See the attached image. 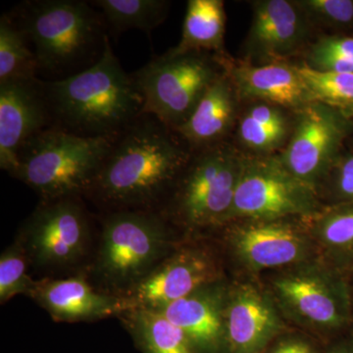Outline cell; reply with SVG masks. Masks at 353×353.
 I'll list each match as a JSON object with an SVG mask.
<instances>
[{
  "label": "cell",
  "instance_id": "cell-17",
  "mask_svg": "<svg viewBox=\"0 0 353 353\" xmlns=\"http://www.w3.org/2000/svg\"><path fill=\"white\" fill-rule=\"evenodd\" d=\"M228 288L219 281L158 310L182 330L196 353H227Z\"/></svg>",
  "mask_w": 353,
  "mask_h": 353
},
{
  "label": "cell",
  "instance_id": "cell-20",
  "mask_svg": "<svg viewBox=\"0 0 353 353\" xmlns=\"http://www.w3.org/2000/svg\"><path fill=\"white\" fill-rule=\"evenodd\" d=\"M304 36L303 19L285 0H265L255 3L250 31L253 48L270 57H280L296 48Z\"/></svg>",
  "mask_w": 353,
  "mask_h": 353
},
{
  "label": "cell",
  "instance_id": "cell-24",
  "mask_svg": "<svg viewBox=\"0 0 353 353\" xmlns=\"http://www.w3.org/2000/svg\"><path fill=\"white\" fill-rule=\"evenodd\" d=\"M39 78L37 58L10 13L0 18V83Z\"/></svg>",
  "mask_w": 353,
  "mask_h": 353
},
{
  "label": "cell",
  "instance_id": "cell-6",
  "mask_svg": "<svg viewBox=\"0 0 353 353\" xmlns=\"http://www.w3.org/2000/svg\"><path fill=\"white\" fill-rule=\"evenodd\" d=\"M280 271L267 290L283 317L319 334L334 333L347 324L350 292L326 262L315 259Z\"/></svg>",
  "mask_w": 353,
  "mask_h": 353
},
{
  "label": "cell",
  "instance_id": "cell-33",
  "mask_svg": "<svg viewBox=\"0 0 353 353\" xmlns=\"http://www.w3.org/2000/svg\"><path fill=\"white\" fill-rule=\"evenodd\" d=\"M336 185L341 196L353 199V157L348 158L341 165Z\"/></svg>",
  "mask_w": 353,
  "mask_h": 353
},
{
  "label": "cell",
  "instance_id": "cell-9",
  "mask_svg": "<svg viewBox=\"0 0 353 353\" xmlns=\"http://www.w3.org/2000/svg\"><path fill=\"white\" fill-rule=\"evenodd\" d=\"M90 240V218L81 196L41 201L18 239L30 263L46 271L69 270L83 263Z\"/></svg>",
  "mask_w": 353,
  "mask_h": 353
},
{
  "label": "cell",
  "instance_id": "cell-18",
  "mask_svg": "<svg viewBox=\"0 0 353 353\" xmlns=\"http://www.w3.org/2000/svg\"><path fill=\"white\" fill-rule=\"evenodd\" d=\"M232 79L236 90L245 97H256L285 108L301 110L316 101L296 67L243 65L232 70Z\"/></svg>",
  "mask_w": 353,
  "mask_h": 353
},
{
  "label": "cell",
  "instance_id": "cell-19",
  "mask_svg": "<svg viewBox=\"0 0 353 353\" xmlns=\"http://www.w3.org/2000/svg\"><path fill=\"white\" fill-rule=\"evenodd\" d=\"M233 87L229 79L220 75L209 85L196 108L176 132L190 148H210L229 131L234 116Z\"/></svg>",
  "mask_w": 353,
  "mask_h": 353
},
{
  "label": "cell",
  "instance_id": "cell-3",
  "mask_svg": "<svg viewBox=\"0 0 353 353\" xmlns=\"http://www.w3.org/2000/svg\"><path fill=\"white\" fill-rule=\"evenodd\" d=\"M9 13L29 41L39 76L48 75V81L90 68L109 37L103 16L85 0H31Z\"/></svg>",
  "mask_w": 353,
  "mask_h": 353
},
{
  "label": "cell",
  "instance_id": "cell-34",
  "mask_svg": "<svg viewBox=\"0 0 353 353\" xmlns=\"http://www.w3.org/2000/svg\"><path fill=\"white\" fill-rule=\"evenodd\" d=\"M327 353H353V343L341 341V343H334L329 348Z\"/></svg>",
  "mask_w": 353,
  "mask_h": 353
},
{
  "label": "cell",
  "instance_id": "cell-23",
  "mask_svg": "<svg viewBox=\"0 0 353 353\" xmlns=\"http://www.w3.org/2000/svg\"><path fill=\"white\" fill-rule=\"evenodd\" d=\"M90 3L99 9L110 34L139 30L148 37L162 24L170 2L164 0H94Z\"/></svg>",
  "mask_w": 353,
  "mask_h": 353
},
{
  "label": "cell",
  "instance_id": "cell-31",
  "mask_svg": "<svg viewBox=\"0 0 353 353\" xmlns=\"http://www.w3.org/2000/svg\"><path fill=\"white\" fill-rule=\"evenodd\" d=\"M334 55L353 60V39L329 38L324 39L316 44L312 55Z\"/></svg>",
  "mask_w": 353,
  "mask_h": 353
},
{
  "label": "cell",
  "instance_id": "cell-29",
  "mask_svg": "<svg viewBox=\"0 0 353 353\" xmlns=\"http://www.w3.org/2000/svg\"><path fill=\"white\" fill-rule=\"evenodd\" d=\"M301 3L319 19L341 24L353 19V1L350 0H307Z\"/></svg>",
  "mask_w": 353,
  "mask_h": 353
},
{
  "label": "cell",
  "instance_id": "cell-7",
  "mask_svg": "<svg viewBox=\"0 0 353 353\" xmlns=\"http://www.w3.org/2000/svg\"><path fill=\"white\" fill-rule=\"evenodd\" d=\"M243 166V161L225 146L202 148L190 158L167 201L171 208L162 213L171 210L192 230L228 224Z\"/></svg>",
  "mask_w": 353,
  "mask_h": 353
},
{
  "label": "cell",
  "instance_id": "cell-21",
  "mask_svg": "<svg viewBox=\"0 0 353 353\" xmlns=\"http://www.w3.org/2000/svg\"><path fill=\"white\" fill-rule=\"evenodd\" d=\"M226 13L221 0H190L183 21L182 39L175 53L220 50L224 43Z\"/></svg>",
  "mask_w": 353,
  "mask_h": 353
},
{
  "label": "cell",
  "instance_id": "cell-32",
  "mask_svg": "<svg viewBox=\"0 0 353 353\" xmlns=\"http://www.w3.org/2000/svg\"><path fill=\"white\" fill-rule=\"evenodd\" d=\"M312 68L320 71L336 72V73H353V60L334 57V55H316L311 57Z\"/></svg>",
  "mask_w": 353,
  "mask_h": 353
},
{
  "label": "cell",
  "instance_id": "cell-28",
  "mask_svg": "<svg viewBox=\"0 0 353 353\" xmlns=\"http://www.w3.org/2000/svg\"><path fill=\"white\" fill-rule=\"evenodd\" d=\"M296 68L316 101H353V73L320 71L311 66Z\"/></svg>",
  "mask_w": 353,
  "mask_h": 353
},
{
  "label": "cell",
  "instance_id": "cell-5",
  "mask_svg": "<svg viewBox=\"0 0 353 353\" xmlns=\"http://www.w3.org/2000/svg\"><path fill=\"white\" fill-rule=\"evenodd\" d=\"M114 139L85 138L54 128L44 130L21 148L13 178L29 185L41 201L83 197Z\"/></svg>",
  "mask_w": 353,
  "mask_h": 353
},
{
  "label": "cell",
  "instance_id": "cell-15",
  "mask_svg": "<svg viewBox=\"0 0 353 353\" xmlns=\"http://www.w3.org/2000/svg\"><path fill=\"white\" fill-rule=\"evenodd\" d=\"M31 299L57 322H87L122 315L132 306L125 296L106 294L85 276L43 279Z\"/></svg>",
  "mask_w": 353,
  "mask_h": 353
},
{
  "label": "cell",
  "instance_id": "cell-14",
  "mask_svg": "<svg viewBox=\"0 0 353 353\" xmlns=\"http://www.w3.org/2000/svg\"><path fill=\"white\" fill-rule=\"evenodd\" d=\"M51 128L43 80L0 83V168L11 176L18 169V152L25 143Z\"/></svg>",
  "mask_w": 353,
  "mask_h": 353
},
{
  "label": "cell",
  "instance_id": "cell-16",
  "mask_svg": "<svg viewBox=\"0 0 353 353\" xmlns=\"http://www.w3.org/2000/svg\"><path fill=\"white\" fill-rule=\"evenodd\" d=\"M340 130L333 113L312 102L301 109L296 132L280 161L299 180L315 188L333 157Z\"/></svg>",
  "mask_w": 353,
  "mask_h": 353
},
{
  "label": "cell",
  "instance_id": "cell-10",
  "mask_svg": "<svg viewBox=\"0 0 353 353\" xmlns=\"http://www.w3.org/2000/svg\"><path fill=\"white\" fill-rule=\"evenodd\" d=\"M315 188L299 180L280 159L243 162L230 223L277 221L317 214Z\"/></svg>",
  "mask_w": 353,
  "mask_h": 353
},
{
  "label": "cell",
  "instance_id": "cell-12",
  "mask_svg": "<svg viewBox=\"0 0 353 353\" xmlns=\"http://www.w3.org/2000/svg\"><path fill=\"white\" fill-rule=\"evenodd\" d=\"M222 281L219 263L208 248L178 245L124 296L132 308L161 309L197 290Z\"/></svg>",
  "mask_w": 353,
  "mask_h": 353
},
{
  "label": "cell",
  "instance_id": "cell-26",
  "mask_svg": "<svg viewBox=\"0 0 353 353\" xmlns=\"http://www.w3.org/2000/svg\"><path fill=\"white\" fill-rule=\"evenodd\" d=\"M318 252L336 254L353 250V206L336 209L316 218L308 229Z\"/></svg>",
  "mask_w": 353,
  "mask_h": 353
},
{
  "label": "cell",
  "instance_id": "cell-22",
  "mask_svg": "<svg viewBox=\"0 0 353 353\" xmlns=\"http://www.w3.org/2000/svg\"><path fill=\"white\" fill-rule=\"evenodd\" d=\"M119 318L148 353H196L182 330L161 311L132 308Z\"/></svg>",
  "mask_w": 353,
  "mask_h": 353
},
{
  "label": "cell",
  "instance_id": "cell-27",
  "mask_svg": "<svg viewBox=\"0 0 353 353\" xmlns=\"http://www.w3.org/2000/svg\"><path fill=\"white\" fill-rule=\"evenodd\" d=\"M30 263L19 241L9 245L0 255V303L6 304L13 297H31L37 282L28 273Z\"/></svg>",
  "mask_w": 353,
  "mask_h": 353
},
{
  "label": "cell",
  "instance_id": "cell-8",
  "mask_svg": "<svg viewBox=\"0 0 353 353\" xmlns=\"http://www.w3.org/2000/svg\"><path fill=\"white\" fill-rule=\"evenodd\" d=\"M221 74L204 52L175 53L152 58L132 73L143 99V113L178 129Z\"/></svg>",
  "mask_w": 353,
  "mask_h": 353
},
{
  "label": "cell",
  "instance_id": "cell-30",
  "mask_svg": "<svg viewBox=\"0 0 353 353\" xmlns=\"http://www.w3.org/2000/svg\"><path fill=\"white\" fill-rule=\"evenodd\" d=\"M264 353H319L311 339L301 334L285 332Z\"/></svg>",
  "mask_w": 353,
  "mask_h": 353
},
{
  "label": "cell",
  "instance_id": "cell-2",
  "mask_svg": "<svg viewBox=\"0 0 353 353\" xmlns=\"http://www.w3.org/2000/svg\"><path fill=\"white\" fill-rule=\"evenodd\" d=\"M51 128L85 137H116L143 114L132 74L114 53L109 37L90 68L62 80H43Z\"/></svg>",
  "mask_w": 353,
  "mask_h": 353
},
{
  "label": "cell",
  "instance_id": "cell-1",
  "mask_svg": "<svg viewBox=\"0 0 353 353\" xmlns=\"http://www.w3.org/2000/svg\"><path fill=\"white\" fill-rule=\"evenodd\" d=\"M176 130L143 113L114 139L85 199L103 213L161 211L192 154Z\"/></svg>",
  "mask_w": 353,
  "mask_h": 353
},
{
  "label": "cell",
  "instance_id": "cell-11",
  "mask_svg": "<svg viewBox=\"0 0 353 353\" xmlns=\"http://www.w3.org/2000/svg\"><path fill=\"white\" fill-rule=\"evenodd\" d=\"M234 259L246 270H283L317 259V245L308 230L284 220L245 221L226 236Z\"/></svg>",
  "mask_w": 353,
  "mask_h": 353
},
{
  "label": "cell",
  "instance_id": "cell-25",
  "mask_svg": "<svg viewBox=\"0 0 353 353\" xmlns=\"http://www.w3.org/2000/svg\"><path fill=\"white\" fill-rule=\"evenodd\" d=\"M287 134L285 117L276 108L259 104L243 116L239 134L248 148L256 150H270L284 141Z\"/></svg>",
  "mask_w": 353,
  "mask_h": 353
},
{
  "label": "cell",
  "instance_id": "cell-4",
  "mask_svg": "<svg viewBox=\"0 0 353 353\" xmlns=\"http://www.w3.org/2000/svg\"><path fill=\"white\" fill-rule=\"evenodd\" d=\"M176 246L169 219L160 211L104 213L90 273L99 290L123 296Z\"/></svg>",
  "mask_w": 353,
  "mask_h": 353
},
{
  "label": "cell",
  "instance_id": "cell-13",
  "mask_svg": "<svg viewBox=\"0 0 353 353\" xmlns=\"http://www.w3.org/2000/svg\"><path fill=\"white\" fill-rule=\"evenodd\" d=\"M284 319L268 290L253 282L229 285L225 312L227 353H264L287 332Z\"/></svg>",
  "mask_w": 353,
  "mask_h": 353
}]
</instances>
